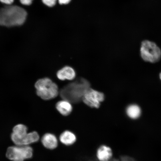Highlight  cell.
Masks as SVG:
<instances>
[{"label":"cell","mask_w":161,"mask_h":161,"mask_svg":"<svg viewBox=\"0 0 161 161\" xmlns=\"http://www.w3.org/2000/svg\"><path fill=\"white\" fill-rule=\"evenodd\" d=\"M27 15L23 8L7 5L0 9V25L8 27L21 25L25 23Z\"/></svg>","instance_id":"1"},{"label":"cell","mask_w":161,"mask_h":161,"mask_svg":"<svg viewBox=\"0 0 161 161\" xmlns=\"http://www.w3.org/2000/svg\"><path fill=\"white\" fill-rule=\"evenodd\" d=\"M90 86L87 80L84 78H78L62 88L60 92V96L63 100H67L70 103H77L82 100Z\"/></svg>","instance_id":"2"},{"label":"cell","mask_w":161,"mask_h":161,"mask_svg":"<svg viewBox=\"0 0 161 161\" xmlns=\"http://www.w3.org/2000/svg\"><path fill=\"white\" fill-rule=\"evenodd\" d=\"M35 87L37 96L44 100L53 99L59 93L57 84L48 78L37 80L35 84Z\"/></svg>","instance_id":"3"},{"label":"cell","mask_w":161,"mask_h":161,"mask_svg":"<svg viewBox=\"0 0 161 161\" xmlns=\"http://www.w3.org/2000/svg\"><path fill=\"white\" fill-rule=\"evenodd\" d=\"M140 52L142 59L146 62L155 63L161 58L160 48L154 42L149 40H145L142 42Z\"/></svg>","instance_id":"4"},{"label":"cell","mask_w":161,"mask_h":161,"mask_svg":"<svg viewBox=\"0 0 161 161\" xmlns=\"http://www.w3.org/2000/svg\"><path fill=\"white\" fill-rule=\"evenodd\" d=\"M33 155V149L29 146L10 147L6 153L7 158L13 161H24Z\"/></svg>","instance_id":"5"},{"label":"cell","mask_w":161,"mask_h":161,"mask_svg":"<svg viewBox=\"0 0 161 161\" xmlns=\"http://www.w3.org/2000/svg\"><path fill=\"white\" fill-rule=\"evenodd\" d=\"M104 99L103 93L90 88L84 94L82 101L91 108H98Z\"/></svg>","instance_id":"6"},{"label":"cell","mask_w":161,"mask_h":161,"mask_svg":"<svg viewBox=\"0 0 161 161\" xmlns=\"http://www.w3.org/2000/svg\"><path fill=\"white\" fill-rule=\"evenodd\" d=\"M39 139V136L36 131L29 133L21 139L13 141L16 146H29V145L37 142Z\"/></svg>","instance_id":"7"},{"label":"cell","mask_w":161,"mask_h":161,"mask_svg":"<svg viewBox=\"0 0 161 161\" xmlns=\"http://www.w3.org/2000/svg\"><path fill=\"white\" fill-rule=\"evenodd\" d=\"M76 73L75 70L72 67L66 66L58 70L57 76L58 79L62 80H72L75 78Z\"/></svg>","instance_id":"8"},{"label":"cell","mask_w":161,"mask_h":161,"mask_svg":"<svg viewBox=\"0 0 161 161\" xmlns=\"http://www.w3.org/2000/svg\"><path fill=\"white\" fill-rule=\"evenodd\" d=\"M112 155L111 149L106 145L100 146L97 151V158L99 161H109Z\"/></svg>","instance_id":"9"},{"label":"cell","mask_w":161,"mask_h":161,"mask_svg":"<svg viewBox=\"0 0 161 161\" xmlns=\"http://www.w3.org/2000/svg\"><path fill=\"white\" fill-rule=\"evenodd\" d=\"M42 142L45 147L50 150L54 149L58 145L57 138L54 135L51 133L44 135L42 137Z\"/></svg>","instance_id":"10"},{"label":"cell","mask_w":161,"mask_h":161,"mask_svg":"<svg viewBox=\"0 0 161 161\" xmlns=\"http://www.w3.org/2000/svg\"><path fill=\"white\" fill-rule=\"evenodd\" d=\"M71 103L67 100H62L56 103V108L62 115L67 116L71 113L72 110V106Z\"/></svg>","instance_id":"11"},{"label":"cell","mask_w":161,"mask_h":161,"mask_svg":"<svg viewBox=\"0 0 161 161\" xmlns=\"http://www.w3.org/2000/svg\"><path fill=\"white\" fill-rule=\"evenodd\" d=\"M27 133V128L23 124H19L14 127L11 138L12 141L21 139L25 136Z\"/></svg>","instance_id":"12"},{"label":"cell","mask_w":161,"mask_h":161,"mask_svg":"<svg viewBox=\"0 0 161 161\" xmlns=\"http://www.w3.org/2000/svg\"><path fill=\"white\" fill-rule=\"evenodd\" d=\"M59 140L62 143L69 146L72 145L76 142V137L74 133L69 130H65L60 135Z\"/></svg>","instance_id":"13"},{"label":"cell","mask_w":161,"mask_h":161,"mask_svg":"<svg viewBox=\"0 0 161 161\" xmlns=\"http://www.w3.org/2000/svg\"><path fill=\"white\" fill-rule=\"evenodd\" d=\"M128 116L133 119H136L140 117L141 114V108L136 104H132L128 107L126 110Z\"/></svg>","instance_id":"14"},{"label":"cell","mask_w":161,"mask_h":161,"mask_svg":"<svg viewBox=\"0 0 161 161\" xmlns=\"http://www.w3.org/2000/svg\"><path fill=\"white\" fill-rule=\"evenodd\" d=\"M57 0H42L44 4L48 7H54L56 5Z\"/></svg>","instance_id":"15"},{"label":"cell","mask_w":161,"mask_h":161,"mask_svg":"<svg viewBox=\"0 0 161 161\" xmlns=\"http://www.w3.org/2000/svg\"><path fill=\"white\" fill-rule=\"evenodd\" d=\"M20 3L24 5L29 6L31 4L33 0H19Z\"/></svg>","instance_id":"16"},{"label":"cell","mask_w":161,"mask_h":161,"mask_svg":"<svg viewBox=\"0 0 161 161\" xmlns=\"http://www.w3.org/2000/svg\"><path fill=\"white\" fill-rule=\"evenodd\" d=\"M14 0H0L1 3L7 5H11Z\"/></svg>","instance_id":"17"},{"label":"cell","mask_w":161,"mask_h":161,"mask_svg":"<svg viewBox=\"0 0 161 161\" xmlns=\"http://www.w3.org/2000/svg\"><path fill=\"white\" fill-rule=\"evenodd\" d=\"M60 5H66L70 3L71 0H58Z\"/></svg>","instance_id":"18"},{"label":"cell","mask_w":161,"mask_h":161,"mask_svg":"<svg viewBox=\"0 0 161 161\" xmlns=\"http://www.w3.org/2000/svg\"><path fill=\"white\" fill-rule=\"evenodd\" d=\"M160 79L161 80V73L160 74Z\"/></svg>","instance_id":"19"}]
</instances>
